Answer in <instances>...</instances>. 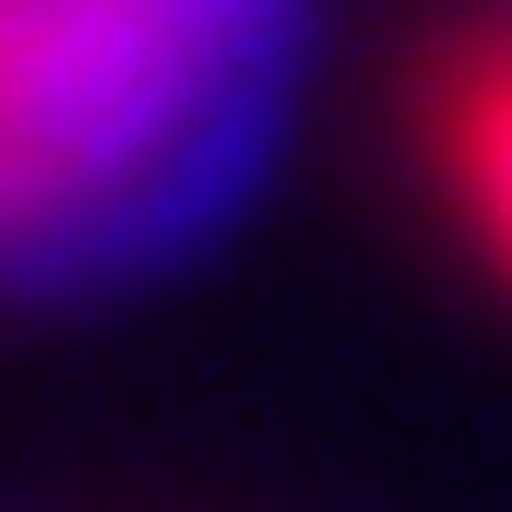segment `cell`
Masks as SVG:
<instances>
[{"mask_svg": "<svg viewBox=\"0 0 512 512\" xmlns=\"http://www.w3.org/2000/svg\"><path fill=\"white\" fill-rule=\"evenodd\" d=\"M322 0H0V298L179 262L262 179Z\"/></svg>", "mask_w": 512, "mask_h": 512, "instance_id": "cell-1", "label": "cell"}, {"mask_svg": "<svg viewBox=\"0 0 512 512\" xmlns=\"http://www.w3.org/2000/svg\"><path fill=\"white\" fill-rule=\"evenodd\" d=\"M429 155H441L477 251L512 274V36H465L429 72Z\"/></svg>", "mask_w": 512, "mask_h": 512, "instance_id": "cell-2", "label": "cell"}]
</instances>
